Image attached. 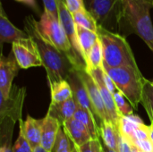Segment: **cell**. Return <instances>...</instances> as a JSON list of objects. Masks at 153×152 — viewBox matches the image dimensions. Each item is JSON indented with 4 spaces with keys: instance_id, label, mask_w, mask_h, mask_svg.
<instances>
[{
    "instance_id": "83f0119b",
    "label": "cell",
    "mask_w": 153,
    "mask_h": 152,
    "mask_svg": "<svg viewBox=\"0 0 153 152\" xmlns=\"http://www.w3.org/2000/svg\"><path fill=\"white\" fill-rule=\"evenodd\" d=\"M114 99L116 102V106L119 112V114L121 115V116H130L134 114V108L133 106L127 102V99L124 96V94L117 90L116 91L114 94Z\"/></svg>"
},
{
    "instance_id": "f35d334b",
    "label": "cell",
    "mask_w": 153,
    "mask_h": 152,
    "mask_svg": "<svg viewBox=\"0 0 153 152\" xmlns=\"http://www.w3.org/2000/svg\"><path fill=\"white\" fill-rule=\"evenodd\" d=\"M33 152H49V151H46V150H44L41 146H39V147H38V148L34 149V150H33Z\"/></svg>"
},
{
    "instance_id": "3957f363",
    "label": "cell",
    "mask_w": 153,
    "mask_h": 152,
    "mask_svg": "<svg viewBox=\"0 0 153 152\" xmlns=\"http://www.w3.org/2000/svg\"><path fill=\"white\" fill-rule=\"evenodd\" d=\"M98 34L103 48V65L112 68L128 66L139 69L126 37L100 26H99Z\"/></svg>"
},
{
    "instance_id": "4fadbf2b",
    "label": "cell",
    "mask_w": 153,
    "mask_h": 152,
    "mask_svg": "<svg viewBox=\"0 0 153 152\" xmlns=\"http://www.w3.org/2000/svg\"><path fill=\"white\" fill-rule=\"evenodd\" d=\"M29 35L25 30H22L14 26L8 19L4 9L0 4V40L3 43H13L15 41L28 39Z\"/></svg>"
},
{
    "instance_id": "44dd1931",
    "label": "cell",
    "mask_w": 153,
    "mask_h": 152,
    "mask_svg": "<svg viewBox=\"0 0 153 152\" xmlns=\"http://www.w3.org/2000/svg\"><path fill=\"white\" fill-rule=\"evenodd\" d=\"M74 117L83 124V125L87 128V130L89 131V133L93 140L100 139V136L99 124H98L96 118L94 117V116L90 111H88L87 109L83 108L82 107H81L80 105L77 104V109H76V112H75Z\"/></svg>"
},
{
    "instance_id": "7402d4cb",
    "label": "cell",
    "mask_w": 153,
    "mask_h": 152,
    "mask_svg": "<svg viewBox=\"0 0 153 152\" xmlns=\"http://www.w3.org/2000/svg\"><path fill=\"white\" fill-rule=\"evenodd\" d=\"M76 30H77L79 45H80V47L83 56V59L85 62L88 54L90 53L93 46L96 44V42L100 39L99 34L97 32L84 29L80 26H76Z\"/></svg>"
},
{
    "instance_id": "7c38bea8",
    "label": "cell",
    "mask_w": 153,
    "mask_h": 152,
    "mask_svg": "<svg viewBox=\"0 0 153 152\" xmlns=\"http://www.w3.org/2000/svg\"><path fill=\"white\" fill-rule=\"evenodd\" d=\"M24 97L25 88L17 89L16 86L12 89L11 93L7 99L1 97V121H3L4 118H10L14 122H16V120L22 119V108Z\"/></svg>"
},
{
    "instance_id": "8992f818",
    "label": "cell",
    "mask_w": 153,
    "mask_h": 152,
    "mask_svg": "<svg viewBox=\"0 0 153 152\" xmlns=\"http://www.w3.org/2000/svg\"><path fill=\"white\" fill-rule=\"evenodd\" d=\"M83 4L99 26L118 33L123 20L124 0H83Z\"/></svg>"
},
{
    "instance_id": "30bf717a",
    "label": "cell",
    "mask_w": 153,
    "mask_h": 152,
    "mask_svg": "<svg viewBox=\"0 0 153 152\" xmlns=\"http://www.w3.org/2000/svg\"><path fill=\"white\" fill-rule=\"evenodd\" d=\"M77 72H78V74H79L80 78L82 79V81L88 91L90 99L91 101V104H92L93 108L96 113V119H97V122L100 126V125L102 122L108 121L100 90L97 83L92 79V77L88 73L86 69L77 70Z\"/></svg>"
},
{
    "instance_id": "5b68a950",
    "label": "cell",
    "mask_w": 153,
    "mask_h": 152,
    "mask_svg": "<svg viewBox=\"0 0 153 152\" xmlns=\"http://www.w3.org/2000/svg\"><path fill=\"white\" fill-rule=\"evenodd\" d=\"M104 70L111 77L117 90L127 99L134 109L138 108L142 100L143 82L145 77L139 69L133 67L112 68L103 65Z\"/></svg>"
},
{
    "instance_id": "4dcf8cb0",
    "label": "cell",
    "mask_w": 153,
    "mask_h": 152,
    "mask_svg": "<svg viewBox=\"0 0 153 152\" xmlns=\"http://www.w3.org/2000/svg\"><path fill=\"white\" fill-rule=\"evenodd\" d=\"M78 148V147H77ZM79 152H103V145L100 142V139L91 140L82 146L78 148Z\"/></svg>"
},
{
    "instance_id": "277c9868",
    "label": "cell",
    "mask_w": 153,
    "mask_h": 152,
    "mask_svg": "<svg viewBox=\"0 0 153 152\" xmlns=\"http://www.w3.org/2000/svg\"><path fill=\"white\" fill-rule=\"evenodd\" d=\"M38 27L41 34L61 52L65 54L78 70L86 69L85 63L75 55L58 18L55 17L48 11L44 10L43 13L40 15V20L38 22Z\"/></svg>"
},
{
    "instance_id": "52a82bcc",
    "label": "cell",
    "mask_w": 153,
    "mask_h": 152,
    "mask_svg": "<svg viewBox=\"0 0 153 152\" xmlns=\"http://www.w3.org/2000/svg\"><path fill=\"white\" fill-rule=\"evenodd\" d=\"M12 51L18 65L22 69L43 65L37 46L30 37L28 39L13 42L12 44Z\"/></svg>"
},
{
    "instance_id": "603a6c76",
    "label": "cell",
    "mask_w": 153,
    "mask_h": 152,
    "mask_svg": "<svg viewBox=\"0 0 153 152\" xmlns=\"http://www.w3.org/2000/svg\"><path fill=\"white\" fill-rule=\"evenodd\" d=\"M51 92V103H62L74 97L72 88L67 81L48 83Z\"/></svg>"
},
{
    "instance_id": "e575fe53",
    "label": "cell",
    "mask_w": 153,
    "mask_h": 152,
    "mask_svg": "<svg viewBox=\"0 0 153 152\" xmlns=\"http://www.w3.org/2000/svg\"><path fill=\"white\" fill-rule=\"evenodd\" d=\"M117 152H133L132 144L120 135L118 138V151Z\"/></svg>"
},
{
    "instance_id": "484cf974",
    "label": "cell",
    "mask_w": 153,
    "mask_h": 152,
    "mask_svg": "<svg viewBox=\"0 0 153 152\" xmlns=\"http://www.w3.org/2000/svg\"><path fill=\"white\" fill-rule=\"evenodd\" d=\"M15 122L10 118H4L1 121L2 133H1V149L0 152H13V146L11 144V140L13 132V126Z\"/></svg>"
},
{
    "instance_id": "e0dca14e",
    "label": "cell",
    "mask_w": 153,
    "mask_h": 152,
    "mask_svg": "<svg viewBox=\"0 0 153 152\" xmlns=\"http://www.w3.org/2000/svg\"><path fill=\"white\" fill-rule=\"evenodd\" d=\"M42 123L43 119H35L30 116H28L24 122L22 119L19 120V127L33 150L41 144Z\"/></svg>"
},
{
    "instance_id": "f546056e",
    "label": "cell",
    "mask_w": 153,
    "mask_h": 152,
    "mask_svg": "<svg viewBox=\"0 0 153 152\" xmlns=\"http://www.w3.org/2000/svg\"><path fill=\"white\" fill-rule=\"evenodd\" d=\"M13 152H33V149L26 140L21 129L19 131L18 137L13 145Z\"/></svg>"
},
{
    "instance_id": "4316f807",
    "label": "cell",
    "mask_w": 153,
    "mask_h": 152,
    "mask_svg": "<svg viewBox=\"0 0 153 152\" xmlns=\"http://www.w3.org/2000/svg\"><path fill=\"white\" fill-rule=\"evenodd\" d=\"M141 103L147 112L151 123H153V83L146 78L143 82Z\"/></svg>"
},
{
    "instance_id": "8fae6325",
    "label": "cell",
    "mask_w": 153,
    "mask_h": 152,
    "mask_svg": "<svg viewBox=\"0 0 153 152\" xmlns=\"http://www.w3.org/2000/svg\"><path fill=\"white\" fill-rule=\"evenodd\" d=\"M20 66L14 57L13 51L5 57L3 54L0 58V94L7 99L13 89V80L17 75Z\"/></svg>"
},
{
    "instance_id": "d6a6232c",
    "label": "cell",
    "mask_w": 153,
    "mask_h": 152,
    "mask_svg": "<svg viewBox=\"0 0 153 152\" xmlns=\"http://www.w3.org/2000/svg\"><path fill=\"white\" fill-rule=\"evenodd\" d=\"M142 152H153V143L150 139L138 141L134 144Z\"/></svg>"
},
{
    "instance_id": "cb8c5ba5",
    "label": "cell",
    "mask_w": 153,
    "mask_h": 152,
    "mask_svg": "<svg viewBox=\"0 0 153 152\" xmlns=\"http://www.w3.org/2000/svg\"><path fill=\"white\" fill-rule=\"evenodd\" d=\"M72 14H73L76 26H80V27H82L84 29H87V30H90L98 33L99 24L94 19V17L87 11L85 7Z\"/></svg>"
},
{
    "instance_id": "60d3db41",
    "label": "cell",
    "mask_w": 153,
    "mask_h": 152,
    "mask_svg": "<svg viewBox=\"0 0 153 152\" xmlns=\"http://www.w3.org/2000/svg\"><path fill=\"white\" fill-rule=\"evenodd\" d=\"M103 152H117V151H113V150H110V149H108V147H106L105 145L103 146Z\"/></svg>"
},
{
    "instance_id": "7a4b0ae2",
    "label": "cell",
    "mask_w": 153,
    "mask_h": 152,
    "mask_svg": "<svg viewBox=\"0 0 153 152\" xmlns=\"http://www.w3.org/2000/svg\"><path fill=\"white\" fill-rule=\"evenodd\" d=\"M152 0H124L122 27L138 35L153 53V24L151 18Z\"/></svg>"
},
{
    "instance_id": "d4e9b609",
    "label": "cell",
    "mask_w": 153,
    "mask_h": 152,
    "mask_svg": "<svg viewBox=\"0 0 153 152\" xmlns=\"http://www.w3.org/2000/svg\"><path fill=\"white\" fill-rule=\"evenodd\" d=\"M100 38V37H99ZM103 48L100 39L96 42V44L93 46L90 53L88 54L85 65H86V70L91 69H97L103 66Z\"/></svg>"
},
{
    "instance_id": "9c48e42d",
    "label": "cell",
    "mask_w": 153,
    "mask_h": 152,
    "mask_svg": "<svg viewBox=\"0 0 153 152\" xmlns=\"http://www.w3.org/2000/svg\"><path fill=\"white\" fill-rule=\"evenodd\" d=\"M56 7H57V13H58V20L63 26L70 43L73 47V49L75 53V55L78 56L79 59L84 62L83 56L79 45L78 37H77V30H76V24L74 22V17L72 13L69 11L65 0H56ZM85 63V62H84Z\"/></svg>"
},
{
    "instance_id": "9a60e30c",
    "label": "cell",
    "mask_w": 153,
    "mask_h": 152,
    "mask_svg": "<svg viewBox=\"0 0 153 152\" xmlns=\"http://www.w3.org/2000/svg\"><path fill=\"white\" fill-rule=\"evenodd\" d=\"M62 127L69 140L78 148L92 140L87 128L74 117L65 121Z\"/></svg>"
},
{
    "instance_id": "1f68e13d",
    "label": "cell",
    "mask_w": 153,
    "mask_h": 152,
    "mask_svg": "<svg viewBox=\"0 0 153 152\" xmlns=\"http://www.w3.org/2000/svg\"><path fill=\"white\" fill-rule=\"evenodd\" d=\"M65 3L69 11L72 13L85 7L83 4V0H65Z\"/></svg>"
},
{
    "instance_id": "f1b7e54d",
    "label": "cell",
    "mask_w": 153,
    "mask_h": 152,
    "mask_svg": "<svg viewBox=\"0 0 153 152\" xmlns=\"http://www.w3.org/2000/svg\"><path fill=\"white\" fill-rule=\"evenodd\" d=\"M53 152H71V141L65 133L63 128H60Z\"/></svg>"
},
{
    "instance_id": "2e32d148",
    "label": "cell",
    "mask_w": 153,
    "mask_h": 152,
    "mask_svg": "<svg viewBox=\"0 0 153 152\" xmlns=\"http://www.w3.org/2000/svg\"><path fill=\"white\" fill-rule=\"evenodd\" d=\"M61 126L62 125L59 121L48 114H47V116L43 118L40 146L47 151L53 152Z\"/></svg>"
},
{
    "instance_id": "ac0fdd59",
    "label": "cell",
    "mask_w": 153,
    "mask_h": 152,
    "mask_svg": "<svg viewBox=\"0 0 153 152\" xmlns=\"http://www.w3.org/2000/svg\"><path fill=\"white\" fill-rule=\"evenodd\" d=\"M76 109L77 104L73 97L62 103H50L48 114L58 120L61 125H63L65 121L74 116Z\"/></svg>"
},
{
    "instance_id": "74e56055",
    "label": "cell",
    "mask_w": 153,
    "mask_h": 152,
    "mask_svg": "<svg viewBox=\"0 0 153 152\" xmlns=\"http://www.w3.org/2000/svg\"><path fill=\"white\" fill-rule=\"evenodd\" d=\"M150 140L153 143V123H151L150 125Z\"/></svg>"
},
{
    "instance_id": "ffe728a7",
    "label": "cell",
    "mask_w": 153,
    "mask_h": 152,
    "mask_svg": "<svg viewBox=\"0 0 153 152\" xmlns=\"http://www.w3.org/2000/svg\"><path fill=\"white\" fill-rule=\"evenodd\" d=\"M100 136L103 144L110 150L118 151L119 133L117 127L110 121H104L100 125Z\"/></svg>"
},
{
    "instance_id": "836d02e7",
    "label": "cell",
    "mask_w": 153,
    "mask_h": 152,
    "mask_svg": "<svg viewBox=\"0 0 153 152\" xmlns=\"http://www.w3.org/2000/svg\"><path fill=\"white\" fill-rule=\"evenodd\" d=\"M42 2L44 4V10L48 11L55 17L58 18V13H57V7H56V0H42Z\"/></svg>"
},
{
    "instance_id": "7bdbcfd3",
    "label": "cell",
    "mask_w": 153,
    "mask_h": 152,
    "mask_svg": "<svg viewBox=\"0 0 153 152\" xmlns=\"http://www.w3.org/2000/svg\"><path fill=\"white\" fill-rule=\"evenodd\" d=\"M152 83H153V81H152Z\"/></svg>"
},
{
    "instance_id": "d590c367",
    "label": "cell",
    "mask_w": 153,
    "mask_h": 152,
    "mask_svg": "<svg viewBox=\"0 0 153 152\" xmlns=\"http://www.w3.org/2000/svg\"><path fill=\"white\" fill-rule=\"evenodd\" d=\"M103 78H104V82L107 86V88L110 90L111 93H115L116 91H117V88L115 84V82H113V80L111 79V77L107 73V72L104 70V73H103Z\"/></svg>"
},
{
    "instance_id": "b9f144b4",
    "label": "cell",
    "mask_w": 153,
    "mask_h": 152,
    "mask_svg": "<svg viewBox=\"0 0 153 152\" xmlns=\"http://www.w3.org/2000/svg\"><path fill=\"white\" fill-rule=\"evenodd\" d=\"M132 147H133V152H142L137 147H135L134 144H132Z\"/></svg>"
},
{
    "instance_id": "ba28073f",
    "label": "cell",
    "mask_w": 153,
    "mask_h": 152,
    "mask_svg": "<svg viewBox=\"0 0 153 152\" xmlns=\"http://www.w3.org/2000/svg\"><path fill=\"white\" fill-rule=\"evenodd\" d=\"M86 71L95 81V82L97 83V85L100 90V93H101V96L103 99V102L105 105V108H106V114L108 116V120L110 121L111 123H113L117 127L118 122L121 118V115L119 114V112L117 108L113 93L110 92V90L107 88V86L104 82V78H103L104 68H103V66L100 68L91 69V70H86Z\"/></svg>"
},
{
    "instance_id": "d6986e66",
    "label": "cell",
    "mask_w": 153,
    "mask_h": 152,
    "mask_svg": "<svg viewBox=\"0 0 153 152\" xmlns=\"http://www.w3.org/2000/svg\"><path fill=\"white\" fill-rule=\"evenodd\" d=\"M143 123V122L141 120V118L134 114L130 116H121L117 125L119 135L128 141L131 144H134V133L138 126Z\"/></svg>"
},
{
    "instance_id": "ab89813d",
    "label": "cell",
    "mask_w": 153,
    "mask_h": 152,
    "mask_svg": "<svg viewBox=\"0 0 153 152\" xmlns=\"http://www.w3.org/2000/svg\"><path fill=\"white\" fill-rule=\"evenodd\" d=\"M71 152H79L78 151V148L71 142Z\"/></svg>"
},
{
    "instance_id": "8d00e7d4",
    "label": "cell",
    "mask_w": 153,
    "mask_h": 152,
    "mask_svg": "<svg viewBox=\"0 0 153 152\" xmlns=\"http://www.w3.org/2000/svg\"><path fill=\"white\" fill-rule=\"evenodd\" d=\"M15 1L24 4L25 5L29 6L30 8H31L33 11H35L37 13L39 14V7L38 4H37L36 0H15Z\"/></svg>"
},
{
    "instance_id": "5bb4252c",
    "label": "cell",
    "mask_w": 153,
    "mask_h": 152,
    "mask_svg": "<svg viewBox=\"0 0 153 152\" xmlns=\"http://www.w3.org/2000/svg\"><path fill=\"white\" fill-rule=\"evenodd\" d=\"M66 81L68 82V83L70 84V86L72 88L74 98L76 103L78 105H80L81 107H82L83 108L90 111L96 118V113H95V110L91 104V101L90 99L88 91H87L82 79L80 78V76L78 74L77 69L74 70L71 73V75L69 76V78Z\"/></svg>"
},
{
    "instance_id": "6da1fadb",
    "label": "cell",
    "mask_w": 153,
    "mask_h": 152,
    "mask_svg": "<svg viewBox=\"0 0 153 152\" xmlns=\"http://www.w3.org/2000/svg\"><path fill=\"white\" fill-rule=\"evenodd\" d=\"M23 23L25 32L37 46L47 72L48 83L66 81L71 73L77 69L70 58L41 34L38 27V21L32 15L26 16Z\"/></svg>"
}]
</instances>
